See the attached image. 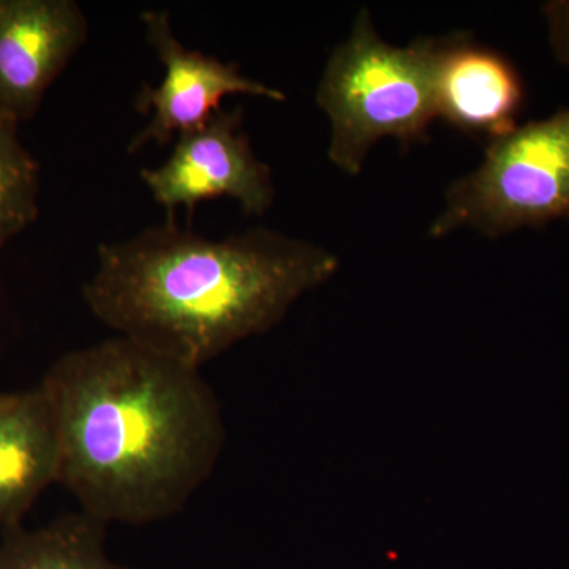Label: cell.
I'll return each instance as SVG.
<instances>
[{"mask_svg":"<svg viewBox=\"0 0 569 569\" xmlns=\"http://www.w3.org/2000/svg\"><path fill=\"white\" fill-rule=\"evenodd\" d=\"M141 179L168 220L179 208L193 212L216 198H231L249 216H263L276 198L271 168L254 153L241 108L217 111L197 129L179 134L167 162L144 168Z\"/></svg>","mask_w":569,"mask_h":569,"instance_id":"obj_5","label":"cell"},{"mask_svg":"<svg viewBox=\"0 0 569 569\" xmlns=\"http://www.w3.org/2000/svg\"><path fill=\"white\" fill-rule=\"evenodd\" d=\"M553 220L569 222V108L490 140L477 170L447 190L429 234L498 238Z\"/></svg>","mask_w":569,"mask_h":569,"instance_id":"obj_4","label":"cell"},{"mask_svg":"<svg viewBox=\"0 0 569 569\" xmlns=\"http://www.w3.org/2000/svg\"><path fill=\"white\" fill-rule=\"evenodd\" d=\"M39 385L58 430V482L107 526L174 518L222 456V408L201 369L126 337L62 355Z\"/></svg>","mask_w":569,"mask_h":569,"instance_id":"obj_1","label":"cell"},{"mask_svg":"<svg viewBox=\"0 0 569 569\" xmlns=\"http://www.w3.org/2000/svg\"><path fill=\"white\" fill-rule=\"evenodd\" d=\"M337 268L325 247L279 231L208 239L168 220L100 246L82 299L116 336L201 369L274 328Z\"/></svg>","mask_w":569,"mask_h":569,"instance_id":"obj_2","label":"cell"},{"mask_svg":"<svg viewBox=\"0 0 569 569\" xmlns=\"http://www.w3.org/2000/svg\"><path fill=\"white\" fill-rule=\"evenodd\" d=\"M550 50L569 70V0H552L542 7Z\"/></svg>","mask_w":569,"mask_h":569,"instance_id":"obj_12","label":"cell"},{"mask_svg":"<svg viewBox=\"0 0 569 569\" xmlns=\"http://www.w3.org/2000/svg\"><path fill=\"white\" fill-rule=\"evenodd\" d=\"M40 171L18 138V123L0 116V250L39 217Z\"/></svg>","mask_w":569,"mask_h":569,"instance_id":"obj_11","label":"cell"},{"mask_svg":"<svg viewBox=\"0 0 569 569\" xmlns=\"http://www.w3.org/2000/svg\"><path fill=\"white\" fill-rule=\"evenodd\" d=\"M440 41L395 47L378 36L369 11H359L350 37L329 56L316 96L331 126L328 157L340 171L361 173L383 138L407 146L427 140L438 118Z\"/></svg>","mask_w":569,"mask_h":569,"instance_id":"obj_3","label":"cell"},{"mask_svg":"<svg viewBox=\"0 0 569 569\" xmlns=\"http://www.w3.org/2000/svg\"><path fill=\"white\" fill-rule=\"evenodd\" d=\"M107 523L84 511L59 516L44 526L3 530L0 569H132L110 560Z\"/></svg>","mask_w":569,"mask_h":569,"instance_id":"obj_10","label":"cell"},{"mask_svg":"<svg viewBox=\"0 0 569 569\" xmlns=\"http://www.w3.org/2000/svg\"><path fill=\"white\" fill-rule=\"evenodd\" d=\"M88 36L73 0H0V116L14 123L33 118Z\"/></svg>","mask_w":569,"mask_h":569,"instance_id":"obj_7","label":"cell"},{"mask_svg":"<svg viewBox=\"0 0 569 569\" xmlns=\"http://www.w3.org/2000/svg\"><path fill=\"white\" fill-rule=\"evenodd\" d=\"M141 20L164 74L157 88L144 86L138 93L137 110L148 112L151 121L130 141V153L148 142L170 144L179 134L197 129L222 110L224 97L247 93L274 102L287 100L279 89L244 77L234 63L183 47L164 11H146Z\"/></svg>","mask_w":569,"mask_h":569,"instance_id":"obj_6","label":"cell"},{"mask_svg":"<svg viewBox=\"0 0 569 569\" xmlns=\"http://www.w3.org/2000/svg\"><path fill=\"white\" fill-rule=\"evenodd\" d=\"M61 451L40 385L0 392V530L21 526L41 493L58 482Z\"/></svg>","mask_w":569,"mask_h":569,"instance_id":"obj_9","label":"cell"},{"mask_svg":"<svg viewBox=\"0 0 569 569\" xmlns=\"http://www.w3.org/2000/svg\"><path fill=\"white\" fill-rule=\"evenodd\" d=\"M526 91L518 69L500 52L466 36L440 41L436 67L438 118L490 140L518 127Z\"/></svg>","mask_w":569,"mask_h":569,"instance_id":"obj_8","label":"cell"}]
</instances>
